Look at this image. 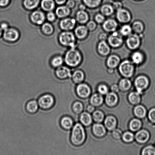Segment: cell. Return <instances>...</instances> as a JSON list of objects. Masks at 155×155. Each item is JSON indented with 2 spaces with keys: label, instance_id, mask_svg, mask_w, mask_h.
<instances>
[{
  "label": "cell",
  "instance_id": "1",
  "mask_svg": "<svg viewBox=\"0 0 155 155\" xmlns=\"http://www.w3.org/2000/svg\"><path fill=\"white\" fill-rule=\"evenodd\" d=\"M86 139V133L83 126L77 123L74 125L71 131L70 141L72 145L79 146L84 142Z\"/></svg>",
  "mask_w": 155,
  "mask_h": 155
},
{
  "label": "cell",
  "instance_id": "2",
  "mask_svg": "<svg viewBox=\"0 0 155 155\" xmlns=\"http://www.w3.org/2000/svg\"><path fill=\"white\" fill-rule=\"evenodd\" d=\"M81 54L75 48H71L65 54L64 61L68 66L75 68L78 66L82 61Z\"/></svg>",
  "mask_w": 155,
  "mask_h": 155
},
{
  "label": "cell",
  "instance_id": "3",
  "mask_svg": "<svg viewBox=\"0 0 155 155\" xmlns=\"http://www.w3.org/2000/svg\"><path fill=\"white\" fill-rule=\"evenodd\" d=\"M39 109L42 110H48L54 107L55 103L54 96L49 93L42 94L37 100Z\"/></svg>",
  "mask_w": 155,
  "mask_h": 155
},
{
  "label": "cell",
  "instance_id": "4",
  "mask_svg": "<svg viewBox=\"0 0 155 155\" xmlns=\"http://www.w3.org/2000/svg\"><path fill=\"white\" fill-rule=\"evenodd\" d=\"M59 40L63 46L70 47L71 48H75L76 41L75 36L72 32H63L59 36Z\"/></svg>",
  "mask_w": 155,
  "mask_h": 155
},
{
  "label": "cell",
  "instance_id": "5",
  "mask_svg": "<svg viewBox=\"0 0 155 155\" xmlns=\"http://www.w3.org/2000/svg\"><path fill=\"white\" fill-rule=\"evenodd\" d=\"M134 67L133 63L126 60L121 62L119 66V71L121 75L126 78L131 77L134 72Z\"/></svg>",
  "mask_w": 155,
  "mask_h": 155
},
{
  "label": "cell",
  "instance_id": "6",
  "mask_svg": "<svg viewBox=\"0 0 155 155\" xmlns=\"http://www.w3.org/2000/svg\"><path fill=\"white\" fill-rule=\"evenodd\" d=\"M134 84L137 92L140 94L144 90L148 87L149 85V80L145 76H140L135 80Z\"/></svg>",
  "mask_w": 155,
  "mask_h": 155
},
{
  "label": "cell",
  "instance_id": "7",
  "mask_svg": "<svg viewBox=\"0 0 155 155\" xmlns=\"http://www.w3.org/2000/svg\"><path fill=\"white\" fill-rule=\"evenodd\" d=\"M107 39L109 45L114 48H118L122 45L123 39L122 35L117 32H113Z\"/></svg>",
  "mask_w": 155,
  "mask_h": 155
},
{
  "label": "cell",
  "instance_id": "8",
  "mask_svg": "<svg viewBox=\"0 0 155 155\" xmlns=\"http://www.w3.org/2000/svg\"><path fill=\"white\" fill-rule=\"evenodd\" d=\"M57 78L61 80H65L71 78L72 73L71 69L67 66H61L58 68L55 72Z\"/></svg>",
  "mask_w": 155,
  "mask_h": 155
},
{
  "label": "cell",
  "instance_id": "9",
  "mask_svg": "<svg viewBox=\"0 0 155 155\" xmlns=\"http://www.w3.org/2000/svg\"><path fill=\"white\" fill-rule=\"evenodd\" d=\"M126 43L130 49L135 50L139 48L140 45V38L137 34H131L127 38Z\"/></svg>",
  "mask_w": 155,
  "mask_h": 155
},
{
  "label": "cell",
  "instance_id": "10",
  "mask_svg": "<svg viewBox=\"0 0 155 155\" xmlns=\"http://www.w3.org/2000/svg\"><path fill=\"white\" fill-rule=\"evenodd\" d=\"M76 92L81 98H86L90 95L91 90L89 87L86 84L80 83L76 88Z\"/></svg>",
  "mask_w": 155,
  "mask_h": 155
},
{
  "label": "cell",
  "instance_id": "11",
  "mask_svg": "<svg viewBox=\"0 0 155 155\" xmlns=\"http://www.w3.org/2000/svg\"><path fill=\"white\" fill-rule=\"evenodd\" d=\"M76 20L74 18H64L60 23L61 28L64 31H70L75 27Z\"/></svg>",
  "mask_w": 155,
  "mask_h": 155
},
{
  "label": "cell",
  "instance_id": "12",
  "mask_svg": "<svg viewBox=\"0 0 155 155\" xmlns=\"http://www.w3.org/2000/svg\"><path fill=\"white\" fill-rule=\"evenodd\" d=\"M4 38L6 40L15 42L19 39V34L17 30L14 28H8L4 31Z\"/></svg>",
  "mask_w": 155,
  "mask_h": 155
},
{
  "label": "cell",
  "instance_id": "13",
  "mask_svg": "<svg viewBox=\"0 0 155 155\" xmlns=\"http://www.w3.org/2000/svg\"><path fill=\"white\" fill-rule=\"evenodd\" d=\"M45 19V14L41 11H35L31 14L30 16V19L32 22L38 25L43 24Z\"/></svg>",
  "mask_w": 155,
  "mask_h": 155
},
{
  "label": "cell",
  "instance_id": "14",
  "mask_svg": "<svg viewBox=\"0 0 155 155\" xmlns=\"http://www.w3.org/2000/svg\"><path fill=\"white\" fill-rule=\"evenodd\" d=\"M116 16L119 22L123 23L128 22L131 20V15L130 12L125 9L121 8L118 10Z\"/></svg>",
  "mask_w": 155,
  "mask_h": 155
},
{
  "label": "cell",
  "instance_id": "15",
  "mask_svg": "<svg viewBox=\"0 0 155 155\" xmlns=\"http://www.w3.org/2000/svg\"><path fill=\"white\" fill-rule=\"evenodd\" d=\"M60 125L64 130L70 131L74 125L73 118L69 115H64L61 118Z\"/></svg>",
  "mask_w": 155,
  "mask_h": 155
},
{
  "label": "cell",
  "instance_id": "16",
  "mask_svg": "<svg viewBox=\"0 0 155 155\" xmlns=\"http://www.w3.org/2000/svg\"><path fill=\"white\" fill-rule=\"evenodd\" d=\"M117 27V23L114 19H108L103 22V28L105 31L108 32L115 31Z\"/></svg>",
  "mask_w": 155,
  "mask_h": 155
},
{
  "label": "cell",
  "instance_id": "17",
  "mask_svg": "<svg viewBox=\"0 0 155 155\" xmlns=\"http://www.w3.org/2000/svg\"><path fill=\"white\" fill-rule=\"evenodd\" d=\"M25 109L28 113L31 114L37 113L39 109L37 100H31L29 101L26 104Z\"/></svg>",
  "mask_w": 155,
  "mask_h": 155
},
{
  "label": "cell",
  "instance_id": "18",
  "mask_svg": "<svg viewBox=\"0 0 155 155\" xmlns=\"http://www.w3.org/2000/svg\"><path fill=\"white\" fill-rule=\"evenodd\" d=\"M150 137L149 133L145 130H139L135 135V139L136 141L140 143L147 142L149 139Z\"/></svg>",
  "mask_w": 155,
  "mask_h": 155
},
{
  "label": "cell",
  "instance_id": "19",
  "mask_svg": "<svg viewBox=\"0 0 155 155\" xmlns=\"http://www.w3.org/2000/svg\"><path fill=\"white\" fill-rule=\"evenodd\" d=\"M97 51L100 55L106 56L109 54L110 49L107 43L105 41H101L98 44L97 46Z\"/></svg>",
  "mask_w": 155,
  "mask_h": 155
},
{
  "label": "cell",
  "instance_id": "20",
  "mask_svg": "<svg viewBox=\"0 0 155 155\" xmlns=\"http://www.w3.org/2000/svg\"><path fill=\"white\" fill-rule=\"evenodd\" d=\"M87 27L84 25H79L76 27L75 30L76 37L80 39H84L87 36L88 33Z\"/></svg>",
  "mask_w": 155,
  "mask_h": 155
},
{
  "label": "cell",
  "instance_id": "21",
  "mask_svg": "<svg viewBox=\"0 0 155 155\" xmlns=\"http://www.w3.org/2000/svg\"><path fill=\"white\" fill-rule=\"evenodd\" d=\"M70 13V8L67 6H59L55 10L56 16L63 19L69 16Z\"/></svg>",
  "mask_w": 155,
  "mask_h": 155
},
{
  "label": "cell",
  "instance_id": "22",
  "mask_svg": "<svg viewBox=\"0 0 155 155\" xmlns=\"http://www.w3.org/2000/svg\"><path fill=\"white\" fill-rule=\"evenodd\" d=\"M120 58L118 56L112 54L108 57L107 60V65L109 68L114 69L116 68L119 64Z\"/></svg>",
  "mask_w": 155,
  "mask_h": 155
},
{
  "label": "cell",
  "instance_id": "23",
  "mask_svg": "<svg viewBox=\"0 0 155 155\" xmlns=\"http://www.w3.org/2000/svg\"><path fill=\"white\" fill-rule=\"evenodd\" d=\"M93 132L95 136L98 137H102L106 134V130L104 126L100 124H95L92 127Z\"/></svg>",
  "mask_w": 155,
  "mask_h": 155
},
{
  "label": "cell",
  "instance_id": "24",
  "mask_svg": "<svg viewBox=\"0 0 155 155\" xmlns=\"http://www.w3.org/2000/svg\"><path fill=\"white\" fill-rule=\"evenodd\" d=\"M105 101L108 106L112 107L115 105L118 101V97L117 94L114 92L109 93L107 94Z\"/></svg>",
  "mask_w": 155,
  "mask_h": 155
},
{
  "label": "cell",
  "instance_id": "25",
  "mask_svg": "<svg viewBox=\"0 0 155 155\" xmlns=\"http://www.w3.org/2000/svg\"><path fill=\"white\" fill-rule=\"evenodd\" d=\"M104 123L105 126L107 130H113L116 127L117 120L115 117L110 115L106 118Z\"/></svg>",
  "mask_w": 155,
  "mask_h": 155
},
{
  "label": "cell",
  "instance_id": "26",
  "mask_svg": "<svg viewBox=\"0 0 155 155\" xmlns=\"http://www.w3.org/2000/svg\"><path fill=\"white\" fill-rule=\"evenodd\" d=\"M41 7L45 11H52L55 7V3L54 0H42L41 2Z\"/></svg>",
  "mask_w": 155,
  "mask_h": 155
},
{
  "label": "cell",
  "instance_id": "27",
  "mask_svg": "<svg viewBox=\"0 0 155 155\" xmlns=\"http://www.w3.org/2000/svg\"><path fill=\"white\" fill-rule=\"evenodd\" d=\"M89 16L88 13L84 10H80L76 14V20L80 24L86 23L89 20Z\"/></svg>",
  "mask_w": 155,
  "mask_h": 155
},
{
  "label": "cell",
  "instance_id": "28",
  "mask_svg": "<svg viewBox=\"0 0 155 155\" xmlns=\"http://www.w3.org/2000/svg\"><path fill=\"white\" fill-rule=\"evenodd\" d=\"M71 78L74 83L80 84L84 80V74L82 71L78 70L74 71Z\"/></svg>",
  "mask_w": 155,
  "mask_h": 155
},
{
  "label": "cell",
  "instance_id": "29",
  "mask_svg": "<svg viewBox=\"0 0 155 155\" xmlns=\"http://www.w3.org/2000/svg\"><path fill=\"white\" fill-rule=\"evenodd\" d=\"M80 120L83 125L88 126L92 124V117L89 113L84 112L80 115Z\"/></svg>",
  "mask_w": 155,
  "mask_h": 155
},
{
  "label": "cell",
  "instance_id": "30",
  "mask_svg": "<svg viewBox=\"0 0 155 155\" xmlns=\"http://www.w3.org/2000/svg\"><path fill=\"white\" fill-rule=\"evenodd\" d=\"M103 101V98L101 94H95L91 97L90 103L92 105L98 106L101 105Z\"/></svg>",
  "mask_w": 155,
  "mask_h": 155
},
{
  "label": "cell",
  "instance_id": "31",
  "mask_svg": "<svg viewBox=\"0 0 155 155\" xmlns=\"http://www.w3.org/2000/svg\"><path fill=\"white\" fill-rule=\"evenodd\" d=\"M40 0H24V5L26 9L32 10L38 6Z\"/></svg>",
  "mask_w": 155,
  "mask_h": 155
},
{
  "label": "cell",
  "instance_id": "32",
  "mask_svg": "<svg viewBox=\"0 0 155 155\" xmlns=\"http://www.w3.org/2000/svg\"><path fill=\"white\" fill-rule=\"evenodd\" d=\"M134 113L135 115L138 118H143L146 115V109L143 106L141 105H139L134 108Z\"/></svg>",
  "mask_w": 155,
  "mask_h": 155
},
{
  "label": "cell",
  "instance_id": "33",
  "mask_svg": "<svg viewBox=\"0 0 155 155\" xmlns=\"http://www.w3.org/2000/svg\"><path fill=\"white\" fill-rule=\"evenodd\" d=\"M144 60V56L140 51H136L132 55V60L134 63L139 64L142 63Z\"/></svg>",
  "mask_w": 155,
  "mask_h": 155
},
{
  "label": "cell",
  "instance_id": "34",
  "mask_svg": "<svg viewBox=\"0 0 155 155\" xmlns=\"http://www.w3.org/2000/svg\"><path fill=\"white\" fill-rule=\"evenodd\" d=\"M140 94L137 92H132L129 94L128 99L129 101L133 104H139L140 101Z\"/></svg>",
  "mask_w": 155,
  "mask_h": 155
},
{
  "label": "cell",
  "instance_id": "35",
  "mask_svg": "<svg viewBox=\"0 0 155 155\" xmlns=\"http://www.w3.org/2000/svg\"><path fill=\"white\" fill-rule=\"evenodd\" d=\"M113 6L109 4H105L102 6L101 8V12L104 16H109L112 15L114 12Z\"/></svg>",
  "mask_w": 155,
  "mask_h": 155
},
{
  "label": "cell",
  "instance_id": "36",
  "mask_svg": "<svg viewBox=\"0 0 155 155\" xmlns=\"http://www.w3.org/2000/svg\"><path fill=\"white\" fill-rule=\"evenodd\" d=\"M131 81L128 79H123L120 81L119 88L122 91L128 90L131 87Z\"/></svg>",
  "mask_w": 155,
  "mask_h": 155
},
{
  "label": "cell",
  "instance_id": "37",
  "mask_svg": "<svg viewBox=\"0 0 155 155\" xmlns=\"http://www.w3.org/2000/svg\"><path fill=\"white\" fill-rule=\"evenodd\" d=\"M142 122L138 119H133L131 120L130 124V128L132 131L135 132L137 131L142 126Z\"/></svg>",
  "mask_w": 155,
  "mask_h": 155
},
{
  "label": "cell",
  "instance_id": "38",
  "mask_svg": "<svg viewBox=\"0 0 155 155\" xmlns=\"http://www.w3.org/2000/svg\"><path fill=\"white\" fill-rule=\"evenodd\" d=\"M132 30L136 34H140L143 31L144 27L143 24L142 22L139 21H135L132 25Z\"/></svg>",
  "mask_w": 155,
  "mask_h": 155
},
{
  "label": "cell",
  "instance_id": "39",
  "mask_svg": "<svg viewBox=\"0 0 155 155\" xmlns=\"http://www.w3.org/2000/svg\"><path fill=\"white\" fill-rule=\"evenodd\" d=\"M64 59L61 56H58L54 57L52 59L51 61V66L53 68H58L60 67L63 65Z\"/></svg>",
  "mask_w": 155,
  "mask_h": 155
},
{
  "label": "cell",
  "instance_id": "40",
  "mask_svg": "<svg viewBox=\"0 0 155 155\" xmlns=\"http://www.w3.org/2000/svg\"><path fill=\"white\" fill-rule=\"evenodd\" d=\"M72 109L74 113L76 114H79L81 113L83 110V104L79 101L74 102L72 105Z\"/></svg>",
  "mask_w": 155,
  "mask_h": 155
},
{
  "label": "cell",
  "instance_id": "41",
  "mask_svg": "<svg viewBox=\"0 0 155 155\" xmlns=\"http://www.w3.org/2000/svg\"><path fill=\"white\" fill-rule=\"evenodd\" d=\"M42 30L43 33L45 35H51L54 32V27L49 23H45L42 24Z\"/></svg>",
  "mask_w": 155,
  "mask_h": 155
},
{
  "label": "cell",
  "instance_id": "42",
  "mask_svg": "<svg viewBox=\"0 0 155 155\" xmlns=\"http://www.w3.org/2000/svg\"><path fill=\"white\" fill-rule=\"evenodd\" d=\"M93 118L96 122H101L104 119V114L100 110L95 111L93 114Z\"/></svg>",
  "mask_w": 155,
  "mask_h": 155
},
{
  "label": "cell",
  "instance_id": "43",
  "mask_svg": "<svg viewBox=\"0 0 155 155\" xmlns=\"http://www.w3.org/2000/svg\"><path fill=\"white\" fill-rule=\"evenodd\" d=\"M84 2L88 7L91 8L98 7L101 2V0H83Z\"/></svg>",
  "mask_w": 155,
  "mask_h": 155
},
{
  "label": "cell",
  "instance_id": "44",
  "mask_svg": "<svg viewBox=\"0 0 155 155\" xmlns=\"http://www.w3.org/2000/svg\"><path fill=\"white\" fill-rule=\"evenodd\" d=\"M132 30V27L130 25L126 24L121 27L120 30V33L121 35L129 36L131 34Z\"/></svg>",
  "mask_w": 155,
  "mask_h": 155
},
{
  "label": "cell",
  "instance_id": "45",
  "mask_svg": "<svg viewBox=\"0 0 155 155\" xmlns=\"http://www.w3.org/2000/svg\"><path fill=\"white\" fill-rule=\"evenodd\" d=\"M142 155H155V148L153 146H148L142 150Z\"/></svg>",
  "mask_w": 155,
  "mask_h": 155
},
{
  "label": "cell",
  "instance_id": "46",
  "mask_svg": "<svg viewBox=\"0 0 155 155\" xmlns=\"http://www.w3.org/2000/svg\"><path fill=\"white\" fill-rule=\"evenodd\" d=\"M123 140L127 143L132 142L134 139V135L130 132H126L122 136Z\"/></svg>",
  "mask_w": 155,
  "mask_h": 155
},
{
  "label": "cell",
  "instance_id": "47",
  "mask_svg": "<svg viewBox=\"0 0 155 155\" xmlns=\"http://www.w3.org/2000/svg\"><path fill=\"white\" fill-rule=\"evenodd\" d=\"M98 92L101 95H106L108 92V88L105 85L101 84L98 87Z\"/></svg>",
  "mask_w": 155,
  "mask_h": 155
},
{
  "label": "cell",
  "instance_id": "48",
  "mask_svg": "<svg viewBox=\"0 0 155 155\" xmlns=\"http://www.w3.org/2000/svg\"><path fill=\"white\" fill-rule=\"evenodd\" d=\"M112 136L116 139H119L122 137V133L119 129H114L112 133Z\"/></svg>",
  "mask_w": 155,
  "mask_h": 155
},
{
  "label": "cell",
  "instance_id": "49",
  "mask_svg": "<svg viewBox=\"0 0 155 155\" xmlns=\"http://www.w3.org/2000/svg\"><path fill=\"white\" fill-rule=\"evenodd\" d=\"M148 118L152 123L155 124V108L150 110L148 113Z\"/></svg>",
  "mask_w": 155,
  "mask_h": 155
},
{
  "label": "cell",
  "instance_id": "50",
  "mask_svg": "<svg viewBox=\"0 0 155 155\" xmlns=\"http://www.w3.org/2000/svg\"><path fill=\"white\" fill-rule=\"evenodd\" d=\"M95 19L96 22L98 24H101L104 22L105 17L102 14L98 13L95 15Z\"/></svg>",
  "mask_w": 155,
  "mask_h": 155
},
{
  "label": "cell",
  "instance_id": "51",
  "mask_svg": "<svg viewBox=\"0 0 155 155\" xmlns=\"http://www.w3.org/2000/svg\"><path fill=\"white\" fill-rule=\"evenodd\" d=\"M89 31H92L95 29L97 27V24L94 21H90L88 22L86 25Z\"/></svg>",
  "mask_w": 155,
  "mask_h": 155
},
{
  "label": "cell",
  "instance_id": "52",
  "mask_svg": "<svg viewBox=\"0 0 155 155\" xmlns=\"http://www.w3.org/2000/svg\"><path fill=\"white\" fill-rule=\"evenodd\" d=\"M47 19L49 22H52L55 20L56 15L55 13L52 11L48 12L46 16Z\"/></svg>",
  "mask_w": 155,
  "mask_h": 155
},
{
  "label": "cell",
  "instance_id": "53",
  "mask_svg": "<svg viewBox=\"0 0 155 155\" xmlns=\"http://www.w3.org/2000/svg\"><path fill=\"white\" fill-rule=\"evenodd\" d=\"M113 7L114 10L118 11L120 9L122 8V5L121 3L120 2L117 1L114 2L113 4Z\"/></svg>",
  "mask_w": 155,
  "mask_h": 155
},
{
  "label": "cell",
  "instance_id": "54",
  "mask_svg": "<svg viewBox=\"0 0 155 155\" xmlns=\"http://www.w3.org/2000/svg\"><path fill=\"white\" fill-rule=\"evenodd\" d=\"M107 38V35L105 33H100L99 36V39L101 41H105Z\"/></svg>",
  "mask_w": 155,
  "mask_h": 155
},
{
  "label": "cell",
  "instance_id": "55",
  "mask_svg": "<svg viewBox=\"0 0 155 155\" xmlns=\"http://www.w3.org/2000/svg\"><path fill=\"white\" fill-rule=\"evenodd\" d=\"M75 3L73 0H69L66 3V6L70 8H73L75 6Z\"/></svg>",
  "mask_w": 155,
  "mask_h": 155
},
{
  "label": "cell",
  "instance_id": "56",
  "mask_svg": "<svg viewBox=\"0 0 155 155\" xmlns=\"http://www.w3.org/2000/svg\"><path fill=\"white\" fill-rule=\"evenodd\" d=\"M10 0H0V6L5 7L8 4Z\"/></svg>",
  "mask_w": 155,
  "mask_h": 155
},
{
  "label": "cell",
  "instance_id": "57",
  "mask_svg": "<svg viewBox=\"0 0 155 155\" xmlns=\"http://www.w3.org/2000/svg\"><path fill=\"white\" fill-rule=\"evenodd\" d=\"M111 89L112 92H117L119 91V87L116 84L113 85L111 87Z\"/></svg>",
  "mask_w": 155,
  "mask_h": 155
},
{
  "label": "cell",
  "instance_id": "58",
  "mask_svg": "<svg viewBox=\"0 0 155 155\" xmlns=\"http://www.w3.org/2000/svg\"><path fill=\"white\" fill-rule=\"evenodd\" d=\"M94 110H95V107H94V106L92 105V104L88 106L87 108V110L89 113H92V112L94 111Z\"/></svg>",
  "mask_w": 155,
  "mask_h": 155
},
{
  "label": "cell",
  "instance_id": "59",
  "mask_svg": "<svg viewBox=\"0 0 155 155\" xmlns=\"http://www.w3.org/2000/svg\"><path fill=\"white\" fill-rule=\"evenodd\" d=\"M1 28L2 30L5 31V30H7V29L8 28V25L7 24L4 23L1 24Z\"/></svg>",
  "mask_w": 155,
  "mask_h": 155
},
{
  "label": "cell",
  "instance_id": "60",
  "mask_svg": "<svg viewBox=\"0 0 155 155\" xmlns=\"http://www.w3.org/2000/svg\"><path fill=\"white\" fill-rule=\"evenodd\" d=\"M55 1L57 4L62 5L66 2V0H55Z\"/></svg>",
  "mask_w": 155,
  "mask_h": 155
},
{
  "label": "cell",
  "instance_id": "61",
  "mask_svg": "<svg viewBox=\"0 0 155 155\" xmlns=\"http://www.w3.org/2000/svg\"><path fill=\"white\" fill-rule=\"evenodd\" d=\"M80 10H84L86 9V7L83 5H81L80 6Z\"/></svg>",
  "mask_w": 155,
  "mask_h": 155
},
{
  "label": "cell",
  "instance_id": "62",
  "mask_svg": "<svg viewBox=\"0 0 155 155\" xmlns=\"http://www.w3.org/2000/svg\"><path fill=\"white\" fill-rule=\"evenodd\" d=\"M2 34V30L0 28V36H1Z\"/></svg>",
  "mask_w": 155,
  "mask_h": 155
},
{
  "label": "cell",
  "instance_id": "63",
  "mask_svg": "<svg viewBox=\"0 0 155 155\" xmlns=\"http://www.w3.org/2000/svg\"></svg>",
  "mask_w": 155,
  "mask_h": 155
}]
</instances>
